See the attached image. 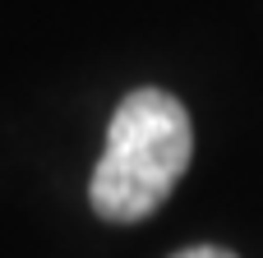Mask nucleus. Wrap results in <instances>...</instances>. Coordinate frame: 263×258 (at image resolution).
<instances>
[{
  "instance_id": "obj_1",
  "label": "nucleus",
  "mask_w": 263,
  "mask_h": 258,
  "mask_svg": "<svg viewBox=\"0 0 263 258\" xmlns=\"http://www.w3.org/2000/svg\"><path fill=\"white\" fill-rule=\"evenodd\" d=\"M190 111L162 88H134L106 125V148L88 185L92 212L116 226L153 217L171 199L176 180L190 171Z\"/></svg>"
},
{
  "instance_id": "obj_2",
  "label": "nucleus",
  "mask_w": 263,
  "mask_h": 258,
  "mask_svg": "<svg viewBox=\"0 0 263 258\" xmlns=\"http://www.w3.org/2000/svg\"><path fill=\"white\" fill-rule=\"evenodd\" d=\"M171 258H236L231 249H217V245H194V249H180Z\"/></svg>"
}]
</instances>
